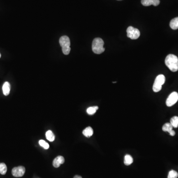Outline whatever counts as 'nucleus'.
I'll return each mask as SVG.
<instances>
[{
	"label": "nucleus",
	"instance_id": "nucleus-2",
	"mask_svg": "<svg viewBox=\"0 0 178 178\" xmlns=\"http://www.w3.org/2000/svg\"><path fill=\"white\" fill-rule=\"evenodd\" d=\"M104 42L101 38H96L93 41L92 50L94 53L100 54L104 52L105 49L104 47Z\"/></svg>",
	"mask_w": 178,
	"mask_h": 178
},
{
	"label": "nucleus",
	"instance_id": "nucleus-20",
	"mask_svg": "<svg viewBox=\"0 0 178 178\" xmlns=\"http://www.w3.org/2000/svg\"><path fill=\"white\" fill-rule=\"evenodd\" d=\"M39 143L41 147H43V148L45 150H48L49 148V144L46 143L45 140H39Z\"/></svg>",
	"mask_w": 178,
	"mask_h": 178
},
{
	"label": "nucleus",
	"instance_id": "nucleus-1",
	"mask_svg": "<svg viewBox=\"0 0 178 178\" xmlns=\"http://www.w3.org/2000/svg\"><path fill=\"white\" fill-rule=\"evenodd\" d=\"M165 64L172 72L178 70V58L177 56L170 54L167 56L165 60Z\"/></svg>",
	"mask_w": 178,
	"mask_h": 178
},
{
	"label": "nucleus",
	"instance_id": "nucleus-11",
	"mask_svg": "<svg viewBox=\"0 0 178 178\" xmlns=\"http://www.w3.org/2000/svg\"><path fill=\"white\" fill-rule=\"evenodd\" d=\"M2 89H3V94L5 96H7L9 95L10 91H11V85L9 83V82H5L3 85Z\"/></svg>",
	"mask_w": 178,
	"mask_h": 178
},
{
	"label": "nucleus",
	"instance_id": "nucleus-9",
	"mask_svg": "<svg viewBox=\"0 0 178 178\" xmlns=\"http://www.w3.org/2000/svg\"><path fill=\"white\" fill-rule=\"evenodd\" d=\"M142 5L144 6H150L151 5H154L157 6L160 4L159 0H142L141 1Z\"/></svg>",
	"mask_w": 178,
	"mask_h": 178
},
{
	"label": "nucleus",
	"instance_id": "nucleus-17",
	"mask_svg": "<svg viewBox=\"0 0 178 178\" xmlns=\"http://www.w3.org/2000/svg\"><path fill=\"white\" fill-rule=\"evenodd\" d=\"M99 109V107L97 106L96 107H89L87 109V112L89 115H93L96 112V111Z\"/></svg>",
	"mask_w": 178,
	"mask_h": 178
},
{
	"label": "nucleus",
	"instance_id": "nucleus-19",
	"mask_svg": "<svg viewBox=\"0 0 178 178\" xmlns=\"http://www.w3.org/2000/svg\"><path fill=\"white\" fill-rule=\"evenodd\" d=\"M178 177V173L177 172L173 170L169 172V174L168 176V178H177Z\"/></svg>",
	"mask_w": 178,
	"mask_h": 178
},
{
	"label": "nucleus",
	"instance_id": "nucleus-14",
	"mask_svg": "<svg viewBox=\"0 0 178 178\" xmlns=\"http://www.w3.org/2000/svg\"><path fill=\"white\" fill-rule=\"evenodd\" d=\"M124 164L127 166H129L132 164L133 162V157L129 154H127L124 157Z\"/></svg>",
	"mask_w": 178,
	"mask_h": 178
},
{
	"label": "nucleus",
	"instance_id": "nucleus-5",
	"mask_svg": "<svg viewBox=\"0 0 178 178\" xmlns=\"http://www.w3.org/2000/svg\"><path fill=\"white\" fill-rule=\"evenodd\" d=\"M127 34L128 38L132 40H136L139 38L140 32L138 29L133 27L132 26H129L127 29Z\"/></svg>",
	"mask_w": 178,
	"mask_h": 178
},
{
	"label": "nucleus",
	"instance_id": "nucleus-12",
	"mask_svg": "<svg viewBox=\"0 0 178 178\" xmlns=\"http://www.w3.org/2000/svg\"><path fill=\"white\" fill-rule=\"evenodd\" d=\"M93 133L94 131L91 127H88L83 131V134L87 138H90L91 136H92Z\"/></svg>",
	"mask_w": 178,
	"mask_h": 178
},
{
	"label": "nucleus",
	"instance_id": "nucleus-8",
	"mask_svg": "<svg viewBox=\"0 0 178 178\" xmlns=\"http://www.w3.org/2000/svg\"><path fill=\"white\" fill-rule=\"evenodd\" d=\"M173 126H172L170 123H166L164 124L162 127V130L164 132H167L169 133L170 135L174 136L175 135V132L173 130Z\"/></svg>",
	"mask_w": 178,
	"mask_h": 178
},
{
	"label": "nucleus",
	"instance_id": "nucleus-18",
	"mask_svg": "<svg viewBox=\"0 0 178 178\" xmlns=\"http://www.w3.org/2000/svg\"><path fill=\"white\" fill-rule=\"evenodd\" d=\"M7 166L4 163H0V173L2 175H5L7 173Z\"/></svg>",
	"mask_w": 178,
	"mask_h": 178
},
{
	"label": "nucleus",
	"instance_id": "nucleus-6",
	"mask_svg": "<svg viewBox=\"0 0 178 178\" xmlns=\"http://www.w3.org/2000/svg\"><path fill=\"white\" fill-rule=\"evenodd\" d=\"M178 100V93L176 92L172 93L167 99L166 104L167 107H170L174 105Z\"/></svg>",
	"mask_w": 178,
	"mask_h": 178
},
{
	"label": "nucleus",
	"instance_id": "nucleus-21",
	"mask_svg": "<svg viewBox=\"0 0 178 178\" xmlns=\"http://www.w3.org/2000/svg\"><path fill=\"white\" fill-rule=\"evenodd\" d=\"M82 178L81 176H80L79 175H76L74 176V178Z\"/></svg>",
	"mask_w": 178,
	"mask_h": 178
},
{
	"label": "nucleus",
	"instance_id": "nucleus-16",
	"mask_svg": "<svg viewBox=\"0 0 178 178\" xmlns=\"http://www.w3.org/2000/svg\"><path fill=\"white\" fill-rule=\"evenodd\" d=\"M170 124L173 128H177L178 127V116H174L171 118Z\"/></svg>",
	"mask_w": 178,
	"mask_h": 178
},
{
	"label": "nucleus",
	"instance_id": "nucleus-3",
	"mask_svg": "<svg viewBox=\"0 0 178 178\" xmlns=\"http://www.w3.org/2000/svg\"><path fill=\"white\" fill-rule=\"evenodd\" d=\"M60 45L62 48L63 53L65 55H67L70 53V41L69 37L67 36H63L60 39Z\"/></svg>",
	"mask_w": 178,
	"mask_h": 178
},
{
	"label": "nucleus",
	"instance_id": "nucleus-15",
	"mask_svg": "<svg viewBox=\"0 0 178 178\" xmlns=\"http://www.w3.org/2000/svg\"><path fill=\"white\" fill-rule=\"evenodd\" d=\"M45 136L48 140H49V142H53L55 140V136L54 134L53 133L52 131L51 130L48 131L45 133Z\"/></svg>",
	"mask_w": 178,
	"mask_h": 178
},
{
	"label": "nucleus",
	"instance_id": "nucleus-22",
	"mask_svg": "<svg viewBox=\"0 0 178 178\" xmlns=\"http://www.w3.org/2000/svg\"><path fill=\"white\" fill-rule=\"evenodd\" d=\"M1 57V53H0V58Z\"/></svg>",
	"mask_w": 178,
	"mask_h": 178
},
{
	"label": "nucleus",
	"instance_id": "nucleus-23",
	"mask_svg": "<svg viewBox=\"0 0 178 178\" xmlns=\"http://www.w3.org/2000/svg\"><path fill=\"white\" fill-rule=\"evenodd\" d=\"M118 1H121V0H118Z\"/></svg>",
	"mask_w": 178,
	"mask_h": 178
},
{
	"label": "nucleus",
	"instance_id": "nucleus-4",
	"mask_svg": "<svg viewBox=\"0 0 178 178\" xmlns=\"http://www.w3.org/2000/svg\"><path fill=\"white\" fill-rule=\"evenodd\" d=\"M165 82V77L162 74H160L157 76L155 80L153 85V91L154 92H158L162 89V86L164 84Z\"/></svg>",
	"mask_w": 178,
	"mask_h": 178
},
{
	"label": "nucleus",
	"instance_id": "nucleus-13",
	"mask_svg": "<svg viewBox=\"0 0 178 178\" xmlns=\"http://www.w3.org/2000/svg\"><path fill=\"white\" fill-rule=\"evenodd\" d=\"M170 26L173 30H176L178 29V17L173 18L170 23Z\"/></svg>",
	"mask_w": 178,
	"mask_h": 178
},
{
	"label": "nucleus",
	"instance_id": "nucleus-7",
	"mask_svg": "<svg viewBox=\"0 0 178 178\" xmlns=\"http://www.w3.org/2000/svg\"><path fill=\"white\" fill-rule=\"evenodd\" d=\"M12 174L15 177H22L25 172V168L24 166H18L13 168L12 170Z\"/></svg>",
	"mask_w": 178,
	"mask_h": 178
},
{
	"label": "nucleus",
	"instance_id": "nucleus-10",
	"mask_svg": "<svg viewBox=\"0 0 178 178\" xmlns=\"http://www.w3.org/2000/svg\"><path fill=\"white\" fill-rule=\"evenodd\" d=\"M64 161L65 160L63 156H58L54 159L53 162V165L54 167L58 168L60 166V165L64 164Z\"/></svg>",
	"mask_w": 178,
	"mask_h": 178
}]
</instances>
